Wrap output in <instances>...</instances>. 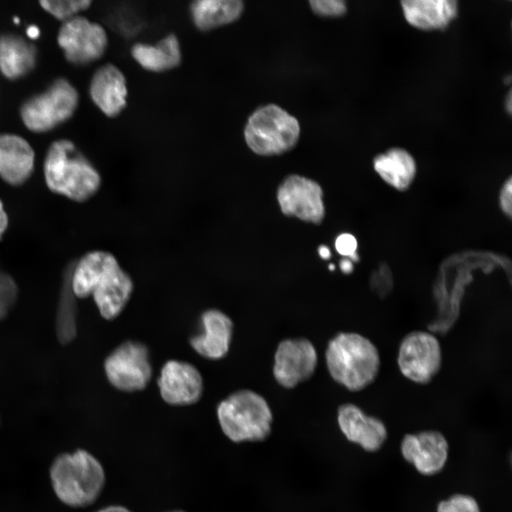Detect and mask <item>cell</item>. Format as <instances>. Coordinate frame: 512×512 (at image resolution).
I'll list each match as a JSON object with an SVG mask.
<instances>
[{
	"label": "cell",
	"instance_id": "cell-1",
	"mask_svg": "<svg viewBox=\"0 0 512 512\" xmlns=\"http://www.w3.org/2000/svg\"><path fill=\"white\" fill-rule=\"evenodd\" d=\"M43 176L50 191L77 203L91 199L102 185L97 168L68 139H58L50 145L43 161Z\"/></svg>",
	"mask_w": 512,
	"mask_h": 512
},
{
	"label": "cell",
	"instance_id": "cell-2",
	"mask_svg": "<svg viewBox=\"0 0 512 512\" xmlns=\"http://www.w3.org/2000/svg\"><path fill=\"white\" fill-rule=\"evenodd\" d=\"M325 358L332 378L352 392L363 390L373 383L381 367L377 346L356 332L336 335L328 343Z\"/></svg>",
	"mask_w": 512,
	"mask_h": 512
},
{
	"label": "cell",
	"instance_id": "cell-3",
	"mask_svg": "<svg viewBox=\"0 0 512 512\" xmlns=\"http://www.w3.org/2000/svg\"><path fill=\"white\" fill-rule=\"evenodd\" d=\"M53 491L65 505L87 507L100 495L105 483L104 469L92 454L77 449L57 455L49 470Z\"/></svg>",
	"mask_w": 512,
	"mask_h": 512
},
{
	"label": "cell",
	"instance_id": "cell-4",
	"mask_svg": "<svg viewBox=\"0 0 512 512\" xmlns=\"http://www.w3.org/2000/svg\"><path fill=\"white\" fill-rule=\"evenodd\" d=\"M223 432L234 442L263 441L271 433L272 413L265 399L248 389L235 391L217 407Z\"/></svg>",
	"mask_w": 512,
	"mask_h": 512
},
{
	"label": "cell",
	"instance_id": "cell-5",
	"mask_svg": "<svg viewBox=\"0 0 512 512\" xmlns=\"http://www.w3.org/2000/svg\"><path fill=\"white\" fill-rule=\"evenodd\" d=\"M297 119L280 107L270 104L249 117L244 134L249 148L261 156H274L292 149L299 137Z\"/></svg>",
	"mask_w": 512,
	"mask_h": 512
},
{
	"label": "cell",
	"instance_id": "cell-6",
	"mask_svg": "<svg viewBox=\"0 0 512 512\" xmlns=\"http://www.w3.org/2000/svg\"><path fill=\"white\" fill-rule=\"evenodd\" d=\"M79 95L65 78L55 80L43 92L27 99L20 114L25 126L33 132H46L69 119L75 112Z\"/></svg>",
	"mask_w": 512,
	"mask_h": 512
},
{
	"label": "cell",
	"instance_id": "cell-7",
	"mask_svg": "<svg viewBox=\"0 0 512 512\" xmlns=\"http://www.w3.org/2000/svg\"><path fill=\"white\" fill-rule=\"evenodd\" d=\"M397 365L407 380L417 385L430 383L439 374L443 363L441 343L434 332L414 330L399 343Z\"/></svg>",
	"mask_w": 512,
	"mask_h": 512
},
{
	"label": "cell",
	"instance_id": "cell-8",
	"mask_svg": "<svg viewBox=\"0 0 512 512\" xmlns=\"http://www.w3.org/2000/svg\"><path fill=\"white\" fill-rule=\"evenodd\" d=\"M104 369L116 389L128 393L142 390L152 377L149 349L139 341H124L107 356Z\"/></svg>",
	"mask_w": 512,
	"mask_h": 512
},
{
	"label": "cell",
	"instance_id": "cell-9",
	"mask_svg": "<svg viewBox=\"0 0 512 512\" xmlns=\"http://www.w3.org/2000/svg\"><path fill=\"white\" fill-rule=\"evenodd\" d=\"M58 43L68 62L85 65L104 55L108 36L102 25L78 15L63 21L58 31Z\"/></svg>",
	"mask_w": 512,
	"mask_h": 512
},
{
	"label": "cell",
	"instance_id": "cell-10",
	"mask_svg": "<svg viewBox=\"0 0 512 512\" xmlns=\"http://www.w3.org/2000/svg\"><path fill=\"white\" fill-rule=\"evenodd\" d=\"M281 211L287 216L319 225L325 215L323 191L315 181L297 174L286 177L277 188Z\"/></svg>",
	"mask_w": 512,
	"mask_h": 512
},
{
	"label": "cell",
	"instance_id": "cell-11",
	"mask_svg": "<svg viewBox=\"0 0 512 512\" xmlns=\"http://www.w3.org/2000/svg\"><path fill=\"white\" fill-rule=\"evenodd\" d=\"M317 361L316 348L309 340L287 338L276 349L273 375L281 386L290 389L313 375Z\"/></svg>",
	"mask_w": 512,
	"mask_h": 512
},
{
	"label": "cell",
	"instance_id": "cell-12",
	"mask_svg": "<svg viewBox=\"0 0 512 512\" xmlns=\"http://www.w3.org/2000/svg\"><path fill=\"white\" fill-rule=\"evenodd\" d=\"M157 385L164 401L174 406L195 404L203 392V380L198 368L179 360H169L163 365Z\"/></svg>",
	"mask_w": 512,
	"mask_h": 512
},
{
	"label": "cell",
	"instance_id": "cell-13",
	"mask_svg": "<svg viewBox=\"0 0 512 512\" xmlns=\"http://www.w3.org/2000/svg\"><path fill=\"white\" fill-rule=\"evenodd\" d=\"M133 291L131 276L113 255L97 279L92 296L100 315L110 321L122 312Z\"/></svg>",
	"mask_w": 512,
	"mask_h": 512
},
{
	"label": "cell",
	"instance_id": "cell-14",
	"mask_svg": "<svg viewBox=\"0 0 512 512\" xmlns=\"http://www.w3.org/2000/svg\"><path fill=\"white\" fill-rule=\"evenodd\" d=\"M403 458L421 474L431 476L444 468L448 457L449 444L437 430H423L404 435L400 443Z\"/></svg>",
	"mask_w": 512,
	"mask_h": 512
},
{
	"label": "cell",
	"instance_id": "cell-15",
	"mask_svg": "<svg viewBox=\"0 0 512 512\" xmlns=\"http://www.w3.org/2000/svg\"><path fill=\"white\" fill-rule=\"evenodd\" d=\"M337 420L346 439L366 451H378L387 439L388 430L384 422L375 416L367 415L353 403L340 405Z\"/></svg>",
	"mask_w": 512,
	"mask_h": 512
},
{
	"label": "cell",
	"instance_id": "cell-16",
	"mask_svg": "<svg viewBox=\"0 0 512 512\" xmlns=\"http://www.w3.org/2000/svg\"><path fill=\"white\" fill-rule=\"evenodd\" d=\"M201 331L189 338L192 348L203 358L218 360L229 351L233 323L222 311L209 309L201 316Z\"/></svg>",
	"mask_w": 512,
	"mask_h": 512
},
{
	"label": "cell",
	"instance_id": "cell-17",
	"mask_svg": "<svg viewBox=\"0 0 512 512\" xmlns=\"http://www.w3.org/2000/svg\"><path fill=\"white\" fill-rule=\"evenodd\" d=\"M89 92L98 109L106 116L114 117L121 113L127 102L126 78L118 67L106 63L93 74Z\"/></svg>",
	"mask_w": 512,
	"mask_h": 512
},
{
	"label": "cell",
	"instance_id": "cell-18",
	"mask_svg": "<svg viewBox=\"0 0 512 512\" xmlns=\"http://www.w3.org/2000/svg\"><path fill=\"white\" fill-rule=\"evenodd\" d=\"M35 153L23 137L0 134V178L11 186L26 183L34 171Z\"/></svg>",
	"mask_w": 512,
	"mask_h": 512
},
{
	"label": "cell",
	"instance_id": "cell-19",
	"mask_svg": "<svg viewBox=\"0 0 512 512\" xmlns=\"http://www.w3.org/2000/svg\"><path fill=\"white\" fill-rule=\"evenodd\" d=\"M401 6L410 25L426 31L446 28L458 11L455 0H404Z\"/></svg>",
	"mask_w": 512,
	"mask_h": 512
},
{
	"label": "cell",
	"instance_id": "cell-20",
	"mask_svg": "<svg viewBox=\"0 0 512 512\" xmlns=\"http://www.w3.org/2000/svg\"><path fill=\"white\" fill-rule=\"evenodd\" d=\"M131 55L144 69L161 73L176 68L182 60L178 38L168 34L154 44L137 43L131 48Z\"/></svg>",
	"mask_w": 512,
	"mask_h": 512
},
{
	"label": "cell",
	"instance_id": "cell-21",
	"mask_svg": "<svg viewBox=\"0 0 512 512\" xmlns=\"http://www.w3.org/2000/svg\"><path fill=\"white\" fill-rule=\"evenodd\" d=\"M36 63L33 45L16 34L0 35V71L6 78H21L33 69Z\"/></svg>",
	"mask_w": 512,
	"mask_h": 512
},
{
	"label": "cell",
	"instance_id": "cell-22",
	"mask_svg": "<svg viewBox=\"0 0 512 512\" xmlns=\"http://www.w3.org/2000/svg\"><path fill=\"white\" fill-rule=\"evenodd\" d=\"M243 9L240 0H197L190 5L189 13L194 26L207 31L236 21Z\"/></svg>",
	"mask_w": 512,
	"mask_h": 512
},
{
	"label": "cell",
	"instance_id": "cell-23",
	"mask_svg": "<svg viewBox=\"0 0 512 512\" xmlns=\"http://www.w3.org/2000/svg\"><path fill=\"white\" fill-rule=\"evenodd\" d=\"M373 166L386 183L401 191L409 187L416 173L415 159L401 148H392L378 155Z\"/></svg>",
	"mask_w": 512,
	"mask_h": 512
},
{
	"label": "cell",
	"instance_id": "cell-24",
	"mask_svg": "<svg viewBox=\"0 0 512 512\" xmlns=\"http://www.w3.org/2000/svg\"><path fill=\"white\" fill-rule=\"evenodd\" d=\"M112 255L108 251L92 250L80 257L70 275V287L75 297L92 296L97 279Z\"/></svg>",
	"mask_w": 512,
	"mask_h": 512
},
{
	"label": "cell",
	"instance_id": "cell-25",
	"mask_svg": "<svg viewBox=\"0 0 512 512\" xmlns=\"http://www.w3.org/2000/svg\"><path fill=\"white\" fill-rule=\"evenodd\" d=\"M75 297L68 280L63 284L56 314V334L62 344L71 342L77 334Z\"/></svg>",
	"mask_w": 512,
	"mask_h": 512
},
{
	"label": "cell",
	"instance_id": "cell-26",
	"mask_svg": "<svg viewBox=\"0 0 512 512\" xmlns=\"http://www.w3.org/2000/svg\"><path fill=\"white\" fill-rule=\"evenodd\" d=\"M41 7L55 18L63 21L74 16L90 7L89 0H43L40 1Z\"/></svg>",
	"mask_w": 512,
	"mask_h": 512
},
{
	"label": "cell",
	"instance_id": "cell-27",
	"mask_svg": "<svg viewBox=\"0 0 512 512\" xmlns=\"http://www.w3.org/2000/svg\"><path fill=\"white\" fill-rule=\"evenodd\" d=\"M437 512H481L476 499L466 494H453L437 504Z\"/></svg>",
	"mask_w": 512,
	"mask_h": 512
},
{
	"label": "cell",
	"instance_id": "cell-28",
	"mask_svg": "<svg viewBox=\"0 0 512 512\" xmlns=\"http://www.w3.org/2000/svg\"><path fill=\"white\" fill-rule=\"evenodd\" d=\"M17 287L6 274L0 272V320L9 314L16 302Z\"/></svg>",
	"mask_w": 512,
	"mask_h": 512
},
{
	"label": "cell",
	"instance_id": "cell-29",
	"mask_svg": "<svg viewBox=\"0 0 512 512\" xmlns=\"http://www.w3.org/2000/svg\"><path fill=\"white\" fill-rule=\"evenodd\" d=\"M309 4L313 11L321 16H341L346 11V2L342 0H311Z\"/></svg>",
	"mask_w": 512,
	"mask_h": 512
},
{
	"label": "cell",
	"instance_id": "cell-30",
	"mask_svg": "<svg viewBox=\"0 0 512 512\" xmlns=\"http://www.w3.org/2000/svg\"><path fill=\"white\" fill-rule=\"evenodd\" d=\"M358 243L356 238L350 233L338 235L335 241V248L341 255L349 257L356 252Z\"/></svg>",
	"mask_w": 512,
	"mask_h": 512
},
{
	"label": "cell",
	"instance_id": "cell-31",
	"mask_svg": "<svg viewBox=\"0 0 512 512\" xmlns=\"http://www.w3.org/2000/svg\"><path fill=\"white\" fill-rule=\"evenodd\" d=\"M371 287L378 296L384 297L391 291L392 279L388 274H375L371 279Z\"/></svg>",
	"mask_w": 512,
	"mask_h": 512
},
{
	"label": "cell",
	"instance_id": "cell-32",
	"mask_svg": "<svg viewBox=\"0 0 512 512\" xmlns=\"http://www.w3.org/2000/svg\"><path fill=\"white\" fill-rule=\"evenodd\" d=\"M502 210L509 216L511 215V179L508 178L504 184L500 197Z\"/></svg>",
	"mask_w": 512,
	"mask_h": 512
},
{
	"label": "cell",
	"instance_id": "cell-33",
	"mask_svg": "<svg viewBox=\"0 0 512 512\" xmlns=\"http://www.w3.org/2000/svg\"><path fill=\"white\" fill-rule=\"evenodd\" d=\"M9 225L8 215L4 208V204L0 199V240L6 233Z\"/></svg>",
	"mask_w": 512,
	"mask_h": 512
},
{
	"label": "cell",
	"instance_id": "cell-34",
	"mask_svg": "<svg viewBox=\"0 0 512 512\" xmlns=\"http://www.w3.org/2000/svg\"><path fill=\"white\" fill-rule=\"evenodd\" d=\"M341 270L345 274L351 273L353 270L352 261L348 258H343L339 262Z\"/></svg>",
	"mask_w": 512,
	"mask_h": 512
},
{
	"label": "cell",
	"instance_id": "cell-35",
	"mask_svg": "<svg viewBox=\"0 0 512 512\" xmlns=\"http://www.w3.org/2000/svg\"><path fill=\"white\" fill-rule=\"evenodd\" d=\"M95 512H132L130 510L127 508L126 507L122 506H106L105 508H102Z\"/></svg>",
	"mask_w": 512,
	"mask_h": 512
},
{
	"label": "cell",
	"instance_id": "cell-36",
	"mask_svg": "<svg viewBox=\"0 0 512 512\" xmlns=\"http://www.w3.org/2000/svg\"><path fill=\"white\" fill-rule=\"evenodd\" d=\"M318 251L322 259L328 260L331 257V250L327 246L324 245L319 246Z\"/></svg>",
	"mask_w": 512,
	"mask_h": 512
},
{
	"label": "cell",
	"instance_id": "cell-37",
	"mask_svg": "<svg viewBox=\"0 0 512 512\" xmlns=\"http://www.w3.org/2000/svg\"><path fill=\"white\" fill-rule=\"evenodd\" d=\"M40 31L35 26H31L27 28V34L31 38H36L39 36Z\"/></svg>",
	"mask_w": 512,
	"mask_h": 512
},
{
	"label": "cell",
	"instance_id": "cell-38",
	"mask_svg": "<svg viewBox=\"0 0 512 512\" xmlns=\"http://www.w3.org/2000/svg\"><path fill=\"white\" fill-rule=\"evenodd\" d=\"M506 108L508 110L509 113H511V92L508 93V96L506 99Z\"/></svg>",
	"mask_w": 512,
	"mask_h": 512
},
{
	"label": "cell",
	"instance_id": "cell-39",
	"mask_svg": "<svg viewBox=\"0 0 512 512\" xmlns=\"http://www.w3.org/2000/svg\"><path fill=\"white\" fill-rule=\"evenodd\" d=\"M329 268L330 270H334L335 269V266H334V264H330V265H329Z\"/></svg>",
	"mask_w": 512,
	"mask_h": 512
},
{
	"label": "cell",
	"instance_id": "cell-40",
	"mask_svg": "<svg viewBox=\"0 0 512 512\" xmlns=\"http://www.w3.org/2000/svg\"><path fill=\"white\" fill-rule=\"evenodd\" d=\"M169 512H184V511H169Z\"/></svg>",
	"mask_w": 512,
	"mask_h": 512
}]
</instances>
